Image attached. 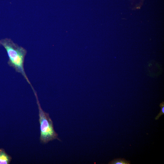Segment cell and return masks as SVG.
Listing matches in <instances>:
<instances>
[{"instance_id":"6da1fadb","label":"cell","mask_w":164,"mask_h":164,"mask_svg":"<svg viewBox=\"0 0 164 164\" xmlns=\"http://www.w3.org/2000/svg\"><path fill=\"white\" fill-rule=\"evenodd\" d=\"M0 45L5 49L8 57L7 63L13 68L16 72L21 73L34 90L25 71L24 63L25 57L27 53L24 48L19 46L11 39L6 38L0 40Z\"/></svg>"},{"instance_id":"7a4b0ae2","label":"cell","mask_w":164,"mask_h":164,"mask_svg":"<svg viewBox=\"0 0 164 164\" xmlns=\"http://www.w3.org/2000/svg\"><path fill=\"white\" fill-rule=\"evenodd\" d=\"M39 110V121L40 125V140L43 143H46L55 139L60 140L58 134L55 131L53 121L48 113L42 108L36 92H33Z\"/></svg>"},{"instance_id":"3957f363","label":"cell","mask_w":164,"mask_h":164,"mask_svg":"<svg viewBox=\"0 0 164 164\" xmlns=\"http://www.w3.org/2000/svg\"><path fill=\"white\" fill-rule=\"evenodd\" d=\"M12 159L11 156L8 155L4 149H0V164H9Z\"/></svg>"},{"instance_id":"277c9868","label":"cell","mask_w":164,"mask_h":164,"mask_svg":"<svg viewBox=\"0 0 164 164\" xmlns=\"http://www.w3.org/2000/svg\"><path fill=\"white\" fill-rule=\"evenodd\" d=\"M110 164H130V161L123 158L115 159L108 163Z\"/></svg>"},{"instance_id":"5b68a950","label":"cell","mask_w":164,"mask_h":164,"mask_svg":"<svg viewBox=\"0 0 164 164\" xmlns=\"http://www.w3.org/2000/svg\"><path fill=\"white\" fill-rule=\"evenodd\" d=\"M160 106L161 108V111L159 114L156 117L155 119L157 120L159 119V118L162 115L164 114V102H162L160 104Z\"/></svg>"}]
</instances>
